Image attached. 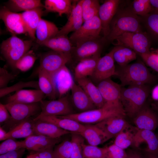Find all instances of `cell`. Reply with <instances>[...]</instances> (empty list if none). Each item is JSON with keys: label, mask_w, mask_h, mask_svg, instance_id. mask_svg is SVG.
Returning <instances> with one entry per match:
<instances>
[{"label": "cell", "mask_w": 158, "mask_h": 158, "mask_svg": "<svg viewBox=\"0 0 158 158\" xmlns=\"http://www.w3.org/2000/svg\"><path fill=\"white\" fill-rule=\"evenodd\" d=\"M150 90L149 85L122 87L120 100L126 114L134 117L145 105Z\"/></svg>", "instance_id": "cell-1"}, {"label": "cell", "mask_w": 158, "mask_h": 158, "mask_svg": "<svg viewBox=\"0 0 158 158\" xmlns=\"http://www.w3.org/2000/svg\"><path fill=\"white\" fill-rule=\"evenodd\" d=\"M118 76L121 87L150 85L154 83L156 77L152 74L144 63L138 62L121 66L116 75Z\"/></svg>", "instance_id": "cell-2"}, {"label": "cell", "mask_w": 158, "mask_h": 158, "mask_svg": "<svg viewBox=\"0 0 158 158\" xmlns=\"http://www.w3.org/2000/svg\"><path fill=\"white\" fill-rule=\"evenodd\" d=\"M141 31L138 16L130 9H118L111 22L109 33L106 39L113 42L125 32Z\"/></svg>", "instance_id": "cell-3"}, {"label": "cell", "mask_w": 158, "mask_h": 158, "mask_svg": "<svg viewBox=\"0 0 158 158\" xmlns=\"http://www.w3.org/2000/svg\"><path fill=\"white\" fill-rule=\"evenodd\" d=\"M126 115L122 106L106 103L100 108L59 116L72 119L83 124H92L97 123L112 116H124Z\"/></svg>", "instance_id": "cell-4"}, {"label": "cell", "mask_w": 158, "mask_h": 158, "mask_svg": "<svg viewBox=\"0 0 158 158\" xmlns=\"http://www.w3.org/2000/svg\"><path fill=\"white\" fill-rule=\"evenodd\" d=\"M32 44V40H23L13 35L2 42L1 52L10 65L15 68L16 62L30 50Z\"/></svg>", "instance_id": "cell-5"}, {"label": "cell", "mask_w": 158, "mask_h": 158, "mask_svg": "<svg viewBox=\"0 0 158 158\" xmlns=\"http://www.w3.org/2000/svg\"><path fill=\"white\" fill-rule=\"evenodd\" d=\"M4 105L11 115L10 119L5 123L4 127L8 130V131L41 111L40 102L25 104L11 102Z\"/></svg>", "instance_id": "cell-6"}, {"label": "cell", "mask_w": 158, "mask_h": 158, "mask_svg": "<svg viewBox=\"0 0 158 158\" xmlns=\"http://www.w3.org/2000/svg\"><path fill=\"white\" fill-rule=\"evenodd\" d=\"M41 111L34 121L47 116H61L75 113L71 102L68 93L57 99L42 100L40 102Z\"/></svg>", "instance_id": "cell-7"}, {"label": "cell", "mask_w": 158, "mask_h": 158, "mask_svg": "<svg viewBox=\"0 0 158 158\" xmlns=\"http://www.w3.org/2000/svg\"><path fill=\"white\" fill-rule=\"evenodd\" d=\"M115 41L117 45L130 48L139 55L150 52V40L147 35L142 31L125 32L114 41Z\"/></svg>", "instance_id": "cell-8"}, {"label": "cell", "mask_w": 158, "mask_h": 158, "mask_svg": "<svg viewBox=\"0 0 158 158\" xmlns=\"http://www.w3.org/2000/svg\"><path fill=\"white\" fill-rule=\"evenodd\" d=\"M102 27L98 15L84 22L81 26L73 32L69 38L75 46L83 41L100 37Z\"/></svg>", "instance_id": "cell-9"}, {"label": "cell", "mask_w": 158, "mask_h": 158, "mask_svg": "<svg viewBox=\"0 0 158 158\" xmlns=\"http://www.w3.org/2000/svg\"><path fill=\"white\" fill-rule=\"evenodd\" d=\"M71 60V54L52 50L41 56L38 69L53 75Z\"/></svg>", "instance_id": "cell-10"}, {"label": "cell", "mask_w": 158, "mask_h": 158, "mask_svg": "<svg viewBox=\"0 0 158 158\" xmlns=\"http://www.w3.org/2000/svg\"><path fill=\"white\" fill-rule=\"evenodd\" d=\"M100 37L85 41L75 46L71 53V60L78 62L84 59L100 54L102 48Z\"/></svg>", "instance_id": "cell-11"}, {"label": "cell", "mask_w": 158, "mask_h": 158, "mask_svg": "<svg viewBox=\"0 0 158 158\" xmlns=\"http://www.w3.org/2000/svg\"><path fill=\"white\" fill-rule=\"evenodd\" d=\"M124 116H116L107 118L95 124L105 134L107 141L116 137L123 130L130 126Z\"/></svg>", "instance_id": "cell-12"}, {"label": "cell", "mask_w": 158, "mask_h": 158, "mask_svg": "<svg viewBox=\"0 0 158 158\" xmlns=\"http://www.w3.org/2000/svg\"><path fill=\"white\" fill-rule=\"evenodd\" d=\"M113 49L99 59L95 70L91 76L92 81L98 83L103 80L116 75Z\"/></svg>", "instance_id": "cell-13"}, {"label": "cell", "mask_w": 158, "mask_h": 158, "mask_svg": "<svg viewBox=\"0 0 158 158\" xmlns=\"http://www.w3.org/2000/svg\"><path fill=\"white\" fill-rule=\"evenodd\" d=\"M133 122L138 129L153 131L158 127V114L145 104L134 117Z\"/></svg>", "instance_id": "cell-14"}, {"label": "cell", "mask_w": 158, "mask_h": 158, "mask_svg": "<svg viewBox=\"0 0 158 158\" xmlns=\"http://www.w3.org/2000/svg\"><path fill=\"white\" fill-rule=\"evenodd\" d=\"M120 3L119 0H107L100 6L98 16L101 23L102 32L105 39L109 34L111 22L118 9Z\"/></svg>", "instance_id": "cell-15"}, {"label": "cell", "mask_w": 158, "mask_h": 158, "mask_svg": "<svg viewBox=\"0 0 158 158\" xmlns=\"http://www.w3.org/2000/svg\"><path fill=\"white\" fill-rule=\"evenodd\" d=\"M0 18L13 35L27 33L21 13L13 12L5 6L0 9Z\"/></svg>", "instance_id": "cell-16"}, {"label": "cell", "mask_w": 158, "mask_h": 158, "mask_svg": "<svg viewBox=\"0 0 158 158\" xmlns=\"http://www.w3.org/2000/svg\"><path fill=\"white\" fill-rule=\"evenodd\" d=\"M106 103L122 105L120 100L121 86L110 78L101 80L97 85Z\"/></svg>", "instance_id": "cell-17"}, {"label": "cell", "mask_w": 158, "mask_h": 158, "mask_svg": "<svg viewBox=\"0 0 158 158\" xmlns=\"http://www.w3.org/2000/svg\"><path fill=\"white\" fill-rule=\"evenodd\" d=\"M70 98L72 106L77 113L97 109L83 90L75 82L71 90Z\"/></svg>", "instance_id": "cell-18"}, {"label": "cell", "mask_w": 158, "mask_h": 158, "mask_svg": "<svg viewBox=\"0 0 158 158\" xmlns=\"http://www.w3.org/2000/svg\"><path fill=\"white\" fill-rule=\"evenodd\" d=\"M60 141V138H54L42 135H34L23 141L24 148L36 152L53 149L55 145Z\"/></svg>", "instance_id": "cell-19"}, {"label": "cell", "mask_w": 158, "mask_h": 158, "mask_svg": "<svg viewBox=\"0 0 158 158\" xmlns=\"http://www.w3.org/2000/svg\"><path fill=\"white\" fill-rule=\"evenodd\" d=\"M82 3V0H81L73 4L67 22L59 30L56 36H67L69 33L75 31L81 26L84 23L81 8Z\"/></svg>", "instance_id": "cell-20"}, {"label": "cell", "mask_w": 158, "mask_h": 158, "mask_svg": "<svg viewBox=\"0 0 158 158\" xmlns=\"http://www.w3.org/2000/svg\"><path fill=\"white\" fill-rule=\"evenodd\" d=\"M144 142L147 145L146 152L158 156V135L153 131L138 129L134 135L132 145L138 147Z\"/></svg>", "instance_id": "cell-21"}, {"label": "cell", "mask_w": 158, "mask_h": 158, "mask_svg": "<svg viewBox=\"0 0 158 158\" xmlns=\"http://www.w3.org/2000/svg\"><path fill=\"white\" fill-rule=\"evenodd\" d=\"M45 96L40 89H22L16 92L8 97L7 103L16 102L31 104L40 102Z\"/></svg>", "instance_id": "cell-22"}, {"label": "cell", "mask_w": 158, "mask_h": 158, "mask_svg": "<svg viewBox=\"0 0 158 158\" xmlns=\"http://www.w3.org/2000/svg\"><path fill=\"white\" fill-rule=\"evenodd\" d=\"M53 75L58 96L60 98L71 90L75 82L69 70L66 65Z\"/></svg>", "instance_id": "cell-23"}, {"label": "cell", "mask_w": 158, "mask_h": 158, "mask_svg": "<svg viewBox=\"0 0 158 158\" xmlns=\"http://www.w3.org/2000/svg\"><path fill=\"white\" fill-rule=\"evenodd\" d=\"M44 7H39L21 13L27 33L32 40H36V30L44 12Z\"/></svg>", "instance_id": "cell-24"}, {"label": "cell", "mask_w": 158, "mask_h": 158, "mask_svg": "<svg viewBox=\"0 0 158 158\" xmlns=\"http://www.w3.org/2000/svg\"><path fill=\"white\" fill-rule=\"evenodd\" d=\"M38 120L52 123L59 127L71 133L79 134L85 127V125L75 120L59 116H44Z\"/></svg>", "instance_id": "cell-25"}, {"label": "cell", "mask_w": 158, "mask_h": 158, "mask_svg": "<svg viewBox=\"0 0 158 158\" xmlns=\"http://www.w3.org/2000/svg\"><path fill=\"white\" fill-rule=\"evenodd\" d=\"M85 91L97 108L103 107L106 102L102 97L97 86L91 79L86 77L76 80Z\"/></svg>", "instance_id": "cell-26"}, {"label": "cell", "mask_w": 158, "mask_h": 158, "mask_svg": "<svg viewBox=\"0 0 158 158\" xmlns=\"http://www.w3.org/2000/svg\"><path fill=\"white\" fill-rule=\"evenodd\" d=\"M34 129L35 135L54 138H60L62 136L71 133L52 123L40 120L34 121Z\"/></svg>", "instance_id": "cell-27"}, {"label": "cell", "mask_w": 158, "mask_h": 158, "mask_svg": "<svg viewBox=\"0 0 158 158\" xmlns=\"http://www.w3.org/2000/svg\"><path fill=\"white\" fill-rule=\"evenodd\" d=\"M38 83L39 89L50 100L58 96L53 75L41 69H38Z\"/></svg>", "instance_id": "cell-28"}, {"label": "cell", "mask_w": 158, "mask_h": 158, "mask_svg": "<svg viewBox=\"0 0 158 158\" xmlns=\"http://www.w3.org/2000/svg\"><path fill=\"white\" fill-rule=\"evenodd\" d=\"M100 57V54H99L78 62L74 68L75 80L91 76Z\"/></svg>", "instance_id": "cell-29"}, {"label": "cell", "mask_w": 158, "mask_h": 158, "mask_svg": "<svg viewBox=\"0 0 158 158\" xmlns=\"http://www.w3.org/2000/svg\"><path fill=\"white\" fill-rule=\"evenodd\" d=\"M59 30L53 23L41 19L36 28V42L42 45L43 43L55 36Z\"/></svg>", "instance_id": "cell-30"}, {"label": "cell", "mask_w": 158, "mask_h": 158, "mask_svg": "<svg viewBox=\"0 0 158 158\" xmlns=\"http://www.w3.org/2000/svg\"><path fill=\"white\" fill-rule=\"evenodd\" d=\"M34 121L30 118L20 123L7 132L5 140L8 138H26L35 135Z\"/></svg>", "instance_id": "cell-31"}, {"label": "cell", "mask_w": 158, "mask_h": 158, "mask_svg": "<svg viewBox=\"0 0 158 158\" xmlns=\"http://www.w3.org/2000/svg\"><path fill=\"white\" fill-rule=\"evenodd\" d=\"M85 139L89 145L97 146L107 141L103 132L95 125L86 124L80 133Z\"/></svg>", "instance_id": "cell-32"}, {"label": "cell", "mask_w": 158, "mask_h": 158, "mask_svg": "<svg viewBox=\"0 0 158 158\" xmlns=\"http://www.w3.org/2000/svg\"><path fill=\"white\" fill-rule=\"evenodd\" d=\"M52 50L71 54L74 46L67 36H56L48 40L42 44Z\"/></svg>", "instance_id": "cell-33"}, {"label": "cell", "mask_w": 158, "mask_h": 158, "mask_svg": "<svg viewBox=\"0 0 158 158\" xmlns=\"http://www.w3.org/2000/svg\"><path fill=\"white\" fill-rule=\"evenodd\" d=\"M70 0H46L44 8L47 12H54L60 16L63 14L69 15L73 9V4Z\"/></svg>", "instance_id": "cell-34"}, {"label": "cell", "mask_w": 158, "mask_h": 158, "mask_svg": "<svg viewBox=\"0 0 158 158\" xmlns=\"http://www.w3.org/2000/svg\"><path fill=\"white\" fill-rule=\"evenodd\" d=\"M5 6L15 13L27 11L39 7L44 8V6L40 0H10L6 3Z\"/></svg>", "instance_id": "cell-35"}, {"label": "cell", "mask_w": 158, "mask_h": 158, "mask_svg": "<svg viewBox=\"0 0 158 158\" xmlns=\"http://www.w3.org/2000/svg\"><path fill=\"white\" fill-rule=\"evenodd\" d=\"M113 49V57L114 61L121 66L128 64L136 58V52L128 48L117 45Z\"/></svg>", "instance_id": "cell-36"}, {"label": "cell", "mask_w": 158, "mask_h": 158, "mask_svg": "<svg viewBox=\"0 0 158 158\" xmlns=\"http://www.w3.org/2000/svg\"><path fill=\"white\" fill-rule=\"evenodd\" d=\"M138 129L132 126L119 133L116 137L114 144L125 149L132 145L134 135Z\"/></svg>", "instance_id": "cell-37"}, {"label": "cell", "mask_w": 158, "mask_h": 158, "mask_svg": "<svg viewBox=\"0 0 158 158\" xmlns=\"http://www.w3.org/2000/svg\"><path fill=\"white\" fill-rule=\"evenodd\" d=\"M100 6L97 0H82L81 8L84 22L98 15Z\"/></svg>", "instance_id": "cell-38"}, {"label": "cell", "mask_w": 158, "mask_h": 158, "mask_svg": "<svg viewBox=\"0 0 158 158\" xmlns=\"http://www.w3.org/2000/svg\"><path fill=\"white\" fill-rule=\"evenodd\" d=\"M25 87H32L40 89L38 81H21L11 86L0 89V97L2 98L13 92H16Z\"/></svg>", "instance_id": "cell-39"}, {"label": "cell", "mask_w": 158, "mask_h": 158, "mask_svg": "<svg viewBox=\"0 0 158 158\" xmlns=\"http://www.w3.org/2000/svg\"><path fill=\"white\" fill-rule=\"evenodd\" d=\"M83 148L84 158H107V147H99L84 143Z\"/></svg>", "instance_id": "cell-40"}, {"label": "cell", "mask_w": 158, "mask_h": 158, "mask_svg": "<svg viewBox=\"0 0 158 158\" xmlns=\"http://www.w3.org/2000/svg\"><path fill=\"white\" fill-rule=\"evenodd\" d=\"M37 59L32 50H29L16 63L15 68L22 72H25L31 68Z\"/></svg>", "instance_id": "cell-41"}, {"label": "cell", "mask_w": 158, "mask_h": 158, "mask_svg": "<svg viewBox=\"0 0 158 158\" xmlns=\"http://www.w3.org/2000/svg\"><path fill=\"white\" fill-rule=\"evenodd\" d=\"M71 140H63L57 145L53 150L54 158H71L72 152Z\"/></svg>", "instance_id": "cell-42"}, {"label": "cell", "mask_w": 158, "mask_h": 158, "mask_svg": "<svg viewBox=\"0 0 158 158\" xmlns=\"http://www.w3.org/2000/svg\"><path fill=\"white\" fill-rule=\"evenodd\" d=\"M130 10L135 14L145 16L153 10L150 0H135Z\"/></svg>", "instance_id": "cell-43"}, {"label": "cell", "mask_w": 158, "mask_h": 158, "mask_svg": "<svg viewBox=\"0 0 158 158\" xmlns=\"http://www.w3.org/2000/svg\"><path fill=\"white\" fill-rule=\"evenodd\" d=\"M71 141L72 148L71 158H84L83 145V138L79 134L72 133Z\"/></svg>", "instance_id": "cell-44"}, {"label": "cell", "mask_w": 158, "mask_h": 158, "mask_svg": "<svg viewBox=\"0 0 158 158\" xmlns=\"http://www.w3.org/2000/svg\"><path fill=\"white\" fill-rule=\"evenodd\" d=\"M145 17L147 28L152 34L158 37V11L153 8L152 11Z\"/></svg>", "instance_id": "cell-45"}, {"label": "cell", "mask_w": 158, "mask_h": 158, "mask_svg": "<svg viewBox=\"0 0 158 158\" xmlns=\"http://www.w3.org/2000/svg\"><path fill=\"white\" fill-rule=\"evenodd\" d=\"M22 148H24L23 141H16L14 139L8 138L0 144V154Z\"/></svg>", "instance_id": "cell-46"}, {"label": "cell", "mask_w": 158, "mask_h": 158, "mask_svg": "<svg viewBox=\"0 0 158 158\" xmlns=\"http://www.w3.org/2000/svg\"><path fill=\"white\" fill-rule=\"evenodd\" d=\"M149 66L158 72V54L150 52L139 54Z\"/></svg>", "instance_id": "cell-47"}, {"label": "cell", "mask_w": 158, "mask_h": 158, "mask_svg": "<svg viewBox=\"0 0 158 158\" xmlns=\"http://www.w3.org/2000/svg\"><path fill=\"white\" fill-rule=\"evenodd\" d=\"M107 158H126L127 153L123 149L114 143L107 147Z\"/></svg>", "instance_id": "cell-48"}, {"label": "cell", "mask_w": 158, "mask_h": 158, "mask_svg": "<svg viewBox=\"0 0 158 158\" xmlns=\"http://www.w3.org/2000/svg\"><path fill=\"white\" fill-rule=\"evenodd\" d=\"M16 76L9 73L5 67L0 68V89L8 86L9 83Z\"/></svg>", "instance_id": "cell-49"}, {"label": "cell", "mask_w": 158, "mask_h": 158, "mask_svg": "<svg viewBox=\"0 0 158 158\" xmlns=\"http://www.w3.org/2000/svg\"><path fill=\"white\" fill-rule=\"evenodd\" d=\"M25 149L20 148L9 152L0 155V158H22Z\"/></svg>", "instance_id": "cell-50"}, {"label": "cell", "mask_w": 158, "mask_h": 158, "mask_svg": "<svg viewBox=\"0 0 158 158\" xmlns=\"http://www.w3.org/2000/svg\"><path fill=\"white\" fill-rule=\"evenodd\" d=\"M11 118V115L4 104L0 103V123H5Z\"/></svg>", "instance_id": "cell-51"}, {"label": "cell", "mask_w": 158, "mask_h": 158, "mask_svg": "<svg viewBox=\"0 0 158 158\" xmlns=\"http://www.w3.org/2000/svg\"><path fill=\"white\" fill-rule=\"evenodd\" d=\"M53 149H48L35 152L40 158H54Z\"/></svg>", "instance_id": "cell-52"}, {"label": "cell", "mask_w": 158, "mask_h": 158, "mask_svg": "<svg viewBox=\"0 0 158 158\" xmlns=\"http://www.w3.org/2000/svg\"><path fill=\"white\" fill-rule=\"evenodd\" d=\"M127 153L126 158H144L140 153L135 151L131 150Z\"/></svg>", "instance_id": "cell-53"}, {"label": "cell", "mask_w": 158, "mask_h": 158, "mask_svg": "<svg viewBox=\"0 0 158 158\" xmlns=\"http://www.w3.org/2000/svg\"><path fill=\"white\" fill-rule=\"evenodd\" d=\"M152 97L154 100L158 101V85L153 89L152 92Z\"/></svg>", "instance_id": "cell-54"}, {"label": "cell", "mask_w": 158, "mask_h": 158, "mask_svg": "<svg viewBox=\"0 0 158 158\" xmlns=\"http://www.w3.org/2000/svg\"><path fill=\"white\" fill-rule=\"evenodd\" d=\"M7 132L1 127H0V141L4 140Z\"/></svg>", "instance_id": "cell-55"}, {"label": "cell", "mask_w": 158, "mask_h": 158, "mask_svg": "<svg viewBox=\"0 0 158 158\" xmlns=\"http://www.w3.org/2000/svg\"><path fill=\"white\" fill-rule=\"evenodd\" d=\"M152 8L158 11V0H150Z\"/></svg>", "instance_id": "cell-56"}, {"label": "cell", "mask_w": 158, "mask_h": 158, "mask_svg": "<svg viewBox=\"0 0 158 158\" xmlns=\"http://www.w3.org/2000/svg\"><path fill=\"white\" fill-rule=\"evenodd\" d=\"M145 158H158V156L146 152Z\"/></svg>", "instance_id": "cell-57"}, {"label": "cell", "mask_w": 158, "mask_h": 158, "mask_svg": "<svg viewBox=\"0 0 158 158\" xmlns=\"http://www.w3.org/2000/svg\"><path fill=\"white\" fill-rule=\"evenodd\" d=\"M27 157V158H40L36 152L28 155Z\"/></svg>", "instance_id": "cell-58"}, {"label": "cell", "mask_w": 158, "mask_h": 158, "mask_svg": "<svg viewBox=\"0 0 158 158\" xmlns=\"http://www.w3.org/2000/svg\"><path fill=\"white\" fill-rule=\"evenodd\" d=\"M157 54H158V50L157 51Z\"/></svg>", "instance_id": "cell-59"}, {"label": "cell", "mask_w": 158, "mask_h": 158, "mask_svg": "<svg viewBox=\"0 0 158 158\" xmlns=\"http://www.w3.org/2000/svg\"><path fill=\"white\" fill-rule=\"evenodd\" d=\"M26 158H27V157H26Z\"/></svg>", "instance_id": "cell-60"}]
</instances>
